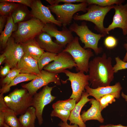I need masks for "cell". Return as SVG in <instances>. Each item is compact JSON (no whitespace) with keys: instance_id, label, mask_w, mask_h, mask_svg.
Masks as SVG:
<instances>
[{"instance_id":"7dc6e473","label":"cell","mask_w":127,"mask_h":127,"mask_svg":"<svg viewBox=\"0 0 127 127\" xmlns=\"http://www.w3.org/2000/svg\"><path fill=\"white\" fill-rule=\"evenodd\" d=\"M4 127H10L8 125H6V124H5L4 125Z\"/></svg>"},{"instance_id":"6da1fadb","label":"cell","mask_w":127,"mask_h":127,"mask_svg":"<svg viewBox=\"0 0 127 127\" xmlns=\"http://www.w3.org/2000/svg\"><path fill=\"white\" fill-rule=\"evenodd\" d=\"M111 61V58H107L104 53L89 62L88 75L92 88L110 86L114 78Z\"/></svg>"},{"instance_id":"ffe728a7","label":"cell","mask_w":127,"mask_h":127,"mask_svg":"<svg viewBox=\"0 0 127 127\" xmlns=\"http://www.w3.org/2000/svg\"><path fill=\"white\" fill-rule=\"evenodd\" d=\"M16 68L20 70V73L37 75L40 72L37 61L31 57L24 54L18 62Z\"/></svg>"},{"instance_id":"c3c4849f","label":"cell","mask_w":127,"mask_h":127,"mask_svg":"<svg viewBox=\"0 0 127 127\" xmlns=\"http://www.w3.org/2000/svg\"></svg>"},{"instance_id":"d6986e66","label":"cell","mask_w":127,"mask_h":127,"mask_svg":"<svg viewBox=\"0 0 127 127\" xmlns=\"http://www.w3.org/2000/svg\"><path fill=\"white\" fill-rule=\"evenodd\" d=\"M89 102L91 106L87 111H84L80 115L82 121L85 123L87 121L94 120L101 123H103L104 119L101 114L99 102L93 98L91 99Z\"/></svg>"},{"instance_id":"f546056e","label":"cell","mask_w":127,"mask_h":127,"mask_svg":"<svg viewBox=\"0 0 127 127\" xmlns=\"http://www.w3.org/2000/svg\"><path fill=\"white\" fill-rule=\"evenodd\" d=\"M124 1L123 0H86L88 5L94 4L103 7L122 4Z\"/></svg>"},{"instance_id":"7c38bea8","label":"cell","mask_w":127,"mask_h":127,"mask_svg":"<svg viewBox=\"0 0 127 127\" xmlns=\"http://www.w3.org/2000/svg\"><path fill=\"white\" fill-rule=\"evenodd\" d=\"M3 53L6 58L4 61L11 69L16 68L18 62L24 54L20 44L16 42L12 36L8 40Z\"/></svg>"},{"instance_id":"4316f807","label":"cell","mask_w":127,"mask_h":127,"mask_svg":"<svg viewBox=\"0 0 127 127\" xmlns=\"http://www.w3.org/2000/svg\"><path fill=\"white\" fill-rule=\"evenodd\" d=\"M76 101L70 98L64 100H59L54 103L52 105L53 109H60L71 111L74 108Z\"/></svg>"},{"instance_id":"ee69618b","label":"cell","mask_w":127,"mask_h":127,"mask_svg":"<svg viewBox=\"0 0 127 127\" xmlns=\"http://www.w3.org/2000/svg\"><path fill=\"white\" fill-rule=\"evenodd\" d=\"M6 59L5 55L3 53L0 56V65H1L3 62Z\"/></svg>"},{"instance_id":"5b68a950","label":"cell","mask_w":127,"mask_h":127,"mask_svg":"<svg viewBox=\"0 0 127 127\" xmlns=\"http://www.w3.org/2000/svg\"><path fill=\"white\" fill-rule=\"evenodd\" d=\"M45 24L39 20L32 18L29 20L18 23L17 30L12 36L16 42L20 43L35 38L43 32Z\"/></svg>"},{"instance_id":"7bdbcfd3","label":"cell","mask_w":127,"mask_h":127,"mask_svg":"<svg viewBox=\"0 0 127 127\" xmlns=\"http://www.w3.org/2000/svg\"><path fill=\"white\" fill-rule=\"evenodd\" d=\"M99 127H127V126H123L120 124L117 125L109 124L105 125H102Z\"/></svg>"},{"instance_id":"e0dca14e","label":"cell","mask_w":127,"mask_h":127,"mask_svg":"<svg viewBox=\"0 0 127 127\" xmlns=\"http://www.w3.org/2000/svg\"><path fill=\"white\" fill-rule=\"evenodd\" d=\"M85 89L89 96L93 97L99 101L101 97L107 95L115 94L120 96L122 88L120 83L117 82L113 85L99 87L96 88L90 87L88 85H87Z\"/></svg>"},{"instance_id":"1f68e13d","label":"cell","mask_w":127,"mask_h":127,"mask_svg":"<svg viewBox=\"0 0 127 127\" xmlns=\"http://www.w3.org/2000/svg\"><path fill=\"white\" fill-rule=\"evenodd\" d=\"M20 73V70L16 68L11 69L6 76L2 80V86H8Z\"/></svg>"},{"instance_id":"f35d334b","label":"cell","mask_w":127,"mask_h":127,"mask_svg":"<svg viewBox=\"0 0 127 127\" xmlns=\"http://www.w3.org/2000/svg\"><path fill=\"white\" fill-rule=\"evenodd\" d=\"M7 16H0V33L3 31V28L5 26L6 22L7 21Z\"/></svg>"},{"instance_id":"30bf717a","label":"cell","mask_w":127,"mask_h":127,"mask_svg":"<svg viewBox=\"0 0 127 127\" xmlns=\"http://www.w3.org/2000/svg\"><path fill=\"white\" fill-rule=\"evenodd\" d=\"M55 86L49 87L47 85L44 86L41 91L33 96L32 106L35 109L36 117L40 125L43 123L42 115L44 107L56 98L51 94L52 91Z\"/></svg>"},{"instance_id":"7a4b0ae2","label":"cell","mask_w":127,"mask_h":127,"mask_svg":"<svg viewBox=\"0 0 127 127\" xmlns=\"http://www.w3.org/2000/svg\"><path fill=\"white\" fill-rule=\"evenodd\" d=\"M63 51L68 52L72 56L76 64L77 71H82L86 73L89 71V60L94 54L91 48L86 49L81 46L78 37H74Z\"/></svg>"},{"instance_id":"52a82bcc","label":"cell","mask_w":127,"mask_h":127,"mask_svg":"<svg viewBox=\"0 0 127 127\" xmlns=\"http://www.w3.org/2000/svg\"><path fill=\"white\" fill-rule=\"evenodd\" d=\"M88 5L85 2L78 4L65 3L49 5L47 7L51 11L56 15V20L61 23L63 27H66L71 22L75 13L79 11L86 12Z\"/></svg>"},{"instance_id":"603a6c76","label":"cell","mask_w":127,"mask_h":127,"mask_svg":"<svg viewBox=\"0 0 127 127\" xmlns=\"http://www.w3.org/2000/svg\"><path fill=\"white\" fill-rule=\"evenodd\" d=\"M27 7L18 4V6L12 13V16L15 24L28 20L33 18L31 12Z\"/></svg>"},{"instance_id":"277c9868","label":"cell","mask_w":127,"mask_h":127,"mask_svg":"<svg viewBox=\"0 0 127 127\" xmlns=\"http://www.w3.org/2000/svg\"><path fill=\"white\" fill-rule=\"evenodd\" d=\"M85 13L80 15H74L73 19L75 20H85L91 22L95 25V29L100 34L107 35L103 25V21L107 13L114 8V5L103 7L95 4L88 5Z\"/></svg>"},{"instance_id":"2e32d148","label":"cell","mask_w":127,"mask_h":127,"mask_svg":"<svg viewBox=\"0 0 127 127\" xmlns=\"http://www.w3.org/2000/svg\"><path fill=\"white\" fill-rule=\"evenodd\" d=\"M35 39L40 48L47 52L58 54L64 49L63 46L53 41L51 36L45 32H43Z\"/></svg>"},{"instance_id":"e575fe53","label":"cell","mask_w":127,"mask_h":127,"mask_svg":"<svg viewBox=\"0 0 127 127\" xmlns=\"http://www.w3.org/2000/svg\"><path fill=\"white\" fill-rule=\"evenodd\" d=\"M51 5L58 4L60 2L65 3H71L75 2H86V0H46Z\"/></svg>"},{"instance_id":"f1b7e54d","label":"cell","mask_w":127,"mask_h":127,"mask_svg":"<svg viewBox=\"0 0 127 127\" xmlns=\"http://www.w3.org/2000/svg\"><path fill=\"white\" fill-rule=\"evenodd\" d=\"M18 5V4L10 2H0V16H7L11 14Z\"/></svg>"},{"instance_id":"9a60e30c","label":"cell","mask_w":127,"mask_h":127,"mask_svg":"<svg viewBox=\"0 0 127 127\" xmlns=\"http://www.w3.org/2000/svg\"><path fill=\"white\" fill-rule=\"evenodd\" d=\"M54 24L49 23L45 24L43 32H45L56 39L55 42L64 48L74 39L71 32L66 27H63L62 30L59 31Z\"/></svg>"},{"instance_id":"484cf974","label":"cell","mask_w":127,"mask_h":127,"mask_svg":"<svg viewBox=\"0 0 127 127\" xmlns=\"http://www.w3.org/2000/svg\"><path fill=\"white\" fill-rule=\"evenodd\" d=\"M37 75L30 74L20 73L8 86L2 87L0 93L4 94L9 91L10 87L22 82L32 80L35 78Z\"/></svg>"},{"instance_id":"ac0fdd59","label":"cell","mask_w":127,"mask_h":127,"mask_svg":"<svg viewBox=\"0 0 127 127\" xmlns=\"http://www.w3.org/2000/svg\"><path fill=\"white\" fill-rule=\"evenodd\" d=\"M88 93L85 91L82 93L81 99L76 104L74 108L71 111L68 120L70 121V124H76L79 127H86L84 123L82 121L80 116V112L83 107L88 102L90 101Z\"/></svg>"},{"instance_id":"ba28073f","label":"cell","mask_w":127,"mask_h":127,"mask_svg":"<svg viewBox=\"0 0 127 127\" xmlns=\"http://www.w3.org/2000/svg\"><path fill=\"white\" fill-rule=\"evenodd\" d=\"M51 82H54L57 85H60V76L58 74L43 70L35 78L27 83L22 84L21 86L33 96L39 89Z\"/></svg>"},{"instance_id":"74e56055","label":"cell","mask_w":127,"mask_h":127,"mask_svg":"<svg viewBox=\"0 0 127 127\" xmlns=\"http://www.w3.org/2000/svg\"><path fill=\"white\" fill-rule=\"evenodd\" d=\"M11 68L9 66L6 64L1 69L0 71V75L1 77L6 76L10 72L11 70Z\"/></svg>"},{"instance_id":"5bb4252c","label":"cell","mask_w":127,"mask_h":127,"mask_svg":"<svg viewBox=\"0 0 127 127\" xmlns=\"http://www.w3.org/2000/svg\"><path fill=\"white\" fill-rule=\"evenodd\" d=\"M115 11L112 22L107 28H105L107 34L110 31L116 28H121L124 35H127V3L114 5Z\"/></svg>"},{"instance_id":"8d00e7d4","label":"cell","mask_w":127,"mask_h":127,"mask_svg":"<svg viewBox=\"0 0 127 127\" xmlns=\"http://www.w3.org/2000/svg\"><path fill=\"white\" fill-rule=\"evenodd\" d=\"M105 96L107 103L109 105V104H111L115 102V99L119 98L120 96L115 94H110L105 95Z\"/></svg>"},{"instance_id":"8fae6325","label":"cell","mask_w":127,"mask_h":127,"mask_svg":"<svg viewBox=\"0 0 127 127\" xmlns=\"http://www.w3.org/2000/svg\"><path fill=\"white\" fill-rule=\"evenodd\" d=\"M76 65L72 56L68 53L62 51L57 54L55 60L45 66L44 70L50 72L58 74L67 69H71Z\"/></svg>"},{"instance_id":"4fadbf2b","label":"cell","mask_w":127,"mask_h":127,"mask_svg":"<svg viewBox=\"0 0 127 127\" xmlns=\"http://www.w3.org/2000/svg\"><path fill=\"white\" fill-rule=\"evenodd\" d=\"M30 8L33 17L39 20L44 24L51 23L60 27L62 26L61 23L52 14L49 8L44 5L40 0H33Z\"/></svg>"},{"instance_id":"44dd1931","label":"cell","mask_w":127,"mask_h":127,"mask_svg":"<svg viewBox=\"0 0 127 127\" xmlns=\"http://www.w3.org/2000/svg\"><path fill=\"white\" fill-rule=\"evenodd\" d=\"M24 55L30 56L37 61L44 52L40 47L35 38L20 43Z\"/></svg>"},{"instance_id":"ab89813d","label":"cell","mask_w":127,"mask_h":127,"mask_svg":"<svg viewBox=\"0 0 127 127\" xmlns=\"http://www.w3.org/2000/svg\"><path fill=\"white\" fill-rule=\"evenodd\" d=\"M100 103L101 110V111L108 106L105 99V96L101 97L99 100Z\"/></svg>"},{"instance_id":"d6a6232c","label":"cell","mask_w":127,"mask_h":127,"mask_svg":"<svg viewBox=\"0 0 127 127\" xmlns=\"http://www.w3.org/2000/svg\"><path fill=\"white\" fill-rule=\"evenodd\" d=\"M115 59L116 64L113 67L114 73L120 70L127 69V62L122 60L119 56L115 57Z\"/></svg>"},{"instance_id":"60d3db41","label":"cell","mask_w":127,"mask_h":127,"mask_svg":"<svg viewBox=\"0 0 127 127\" xmlns=\"http://www.w3.org/2000/svg\"><path fill=\"white\" fill-rule=\"evenodd\" d=\"M5 124L4 114L3 112L0 111V127H4Z\"/></svg>"},{"instance_id":"9c48e42d","label":"cell","mask_w":127,"mask_h":127,"mask_svg":"<svg viewBox=\"0 0 127 127\" xmlns=\"http://www.w3.org/2000/svg\"><path fill=\"white\" fill-rule=\"evenodd\" d=\"M63 73L68 77L65 82L68 80L71 83L72 93L70 98L75 100L77 103L81 99L83 92L85 91V86L89 84V75H85L82 71L75 73L67 70Z\"/></svg>"},{"instance_id":"836d02e7","label":"cell","mask_w":127,"mask_h":127,"mask_svg":"<svg viewBox=\"0 0 127 127\" xmlns=\"http://www.w3.org/2000/svg\"><path fill=\"white\" fill-rule=\"evenodd\" d=\"M104 43L107 48H111L116 46L117 44V40L113 36H108L105 39Z\"/></svg>"},{"instance_id":"b9f144b4","label":"cell","mask_w":127,"mask_h":127,"mask_svg":"<svg viewBox=\"0 0 127 127\" xmlns=\"http://www.w3.org/2000/svg\"><path fill=\"white\" fill-rule=\"evenodd\" d=\"M58 125L60 127H79L76 124L73 125H69L67 123L60 122Z\"/></svg>"},{"instance_id":"cb8c5ba5","label":"cell","mask_w":127,"mask_h":127,"mask_svg":"<svg viewBox=\"0 0 127 127\" xmlns=\"http://www.w3.org/2000/svg\"><path fill=\"white\" fill-rule=\"evenodd\" d=\"M35 108L32 106L29 107L25 112L18 118L23 127H35L36 118Z\"/></svg>"},{"instance_id":"8992f818","label":"cell","mask_w":127,"mask_h":127,"mask_svg":"<svg viewBox=\"0 0 127 127\" xmlns=\"http://www.w3.org/2000/svg\"><path fill=\"white\" fill-rule=\"evenodd\" d=\"M69 29L72 32L75 33L79 37L82 42L84 44V48L92 49L96 55L102 52V48L98 47V44L99 40L101 38L105 36L104 35L92 32L89 29L86 23L84 22L80 25L74 22Z\"/></svg>"},{"instance_id":"83f0119b","label":"cell","mask_w":127,"mask_h":127,"mask_svg":"<svg viewBox=\"0 0 127 127\" xmlns=\"http://www.w3.org/2000/svg\"><path fill=\"white\" fill-rule=\"evenodd\" d=\"M58 54L44 52L38 61L39 69L41 71L49 63L54 61Z\"/></svg>"},{"instance_id":"d590c367","label":"cell","mask_w":127,"mask_h":127,"mask_svg":"<svg viewBox=\"0 0 127 127\" xmlns=\"http://www.w3.org/2000/svg\"><path fill=\"white\" fill-rule=\"evenodd\" d=\"M33 0H0V2L8 1L22 4L30 8Z\"/></svg>"},{"instance_id":"f6af8a7d","label":"cell","mask_w":127,"mask_h":127,"mask_svg":"<svg viewBox=\"0 0 127 127\" xmlns=\"http://www.w3.org/2000/svg\"><path fill=\"white\" fill-rule=\"evenodd\" d=\"M124 47L126 48L127 50V52L123 60V61L126 62L127 61V43L125 44L124 45Z\"/></svg>"},{"instance_id":"bcb514c9","label":"cell","mask_w":127,"mask_h":127,"mask_svg":"<svg viewBox=\"0 0 127 127\" xmlns=\"http://www.w3.org/2000/svg\"><path fill=\"white\" fill-rule=\"evenodd\" d=\"M121 95L125 99V101L127 102V95L124 94L123 92H122Z\"/></svg>"},{"instance_id":"4dcf8cb0","label":"cell","mask_w":127,"mask_h":127,"mask_svg":"<svg viewBox=\"0 0 127 127\" xmlns=\"http://www.w3.org/2000/svg\"><path fill=\"white\" fill-rule=\"evenodd\" d=\"M71 111L60 109H53L50 115L51 117H56L60 119L63 122L67 123L70 116Z\"/></svg>"},{"instance_id":"d4e9b609","label":"cell","mask_w":127,"mask_h":127,"mask_svg":"<svg viewBox=\"0 0 127 127\" xmlns=\"http://www.w3.org/2000/svg\"><path fill=\"white\" fill-rule=\"evenodd\" d=\"M4 114L5 124L10 127H23L14 112L6 105L0 110Z\"/></svg>"},{"instance_id":"3957f363","label":"cell","mask_w":127,"mask_h":127,"mask_svg":"<svg viewBox=\"0 0 127 127\" xmlns=\"http://www.w3.org/2000/svg\"><path fill=\"white\" fill-rule=\"evenodd\" d=\"M33 96L25 88H17L4 97V100L8 107L17 115H21L32 106Z\"/></svg>"},{"instance_id":"7402d4cb","label":"cell","mask_w":127,"mask_h":127,"mask_svg":"<svg viewBox=\"0 0 127 127\" xmlns=\"http://www.w3.org/2000/svg\"><path fill=\"white\" fill-rule=\"evenodd\" d=\"M5 27L0 36V45L3 49H5L9 39L18 28V24L14 23L11 14L7 16V22Z\"/></svg>"}]
</instances>
